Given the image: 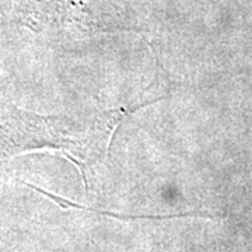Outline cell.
<instances>
[{"label":"cell","mask_w":252,"mask_h":252,"mask_svg":"<svg viewBox=\"0 0 252 252\" xmlns=\"http://www.w3.org/2000/svg\"><path fill=\"white\" fill-rule=\"evenodd\" d=\"M32 189H35L38 192L44 193L46 195L48 198H51L52 200H55L58 205L63 209H67V207H74V209H81V210H89V212H93V213H98V215H105V216H111L115 217V219H150V220H160V219H178V217H190V216H202V213H184V215H165V216H127V215H118V213H111V212H105V210H97L94 207H86V206H80V205H76L73 203L70 200H66V199L61 198V196H55L52 193L46 192V190H42V189L36 188V187H32L30 185Z\"/></svg>","instance_id":"obj_1"},{"label":"cell","mask_w":252,"mask_h":252,"mask_svg":"<svg viewBox=\"0 0 252 252\" xmlns=\"http://www.w3.org/2000/svg\"><path fill=\"white\" fill-rule=\"evenodd\" d=\"M161 98H157L152 101V102H144L142 105H137V107H133V108H125V107H122V108H118V109H112V111H108V112H104L102 115L104 118L107 119V126L109 127V140H108V146H107V154L109 153V150H111V144H112V140H114V136H115V132H117V129L119 126L122 125V122L125 121L126 117H129L130 114H133L136 112L137 109L144 108V107H147V105H150V104H154V102H157V101H160Z\"/></svg>","instance_id":"obj_2"}]
</instances>
